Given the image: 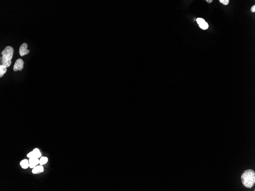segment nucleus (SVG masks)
I'll return each instance as SVG.
<instances>
[{"label":"nucleus","instance_id":"nucleus-1","mask_svg":"<svg viewBox=\"0 0 255 191\" xmlns=\"http://www.w3.org/2000/svg\"><path fill=\"white\" fill-rule=\"evenodd\" d=\"M243 184L247 188H251L255 183V173L252 169L244 172L241 177Z\"/></svg>","mask_w":255,"mask_h":191},{"label":"nucleus","instance_id":"nucleus-2","mask_svg":"<svg viewBox=\"0 0 255 191\" xmlns=\"http://www.w3.org/2000/svg\"><path fill=\"white\" fill-rule=\"evenodd\" d=\"M14 50L12 47L7 46L5 47L1 52L2 56L1 59L2 64L8 68L11 65L13 54H14Z\"/></svg>","mask_w":255,"mask_h":191},{"label":"nucleus","instance_id":"nucleus-3","mask_svg":"<svg viewBox=\"0 0 255 191\" xmlns=\"http://www.w3.org/2000/svg\"><path fill=\"white\" fill-rule=\"evenodd\" d=\"M24 62L22 59L19 58L16 60L13 67V70L14 71H21L24 67Z\"/></svg>","mask_w":255,"mask_h":191},{"label":"nucleus","instance_id":"nucleus-4","mask_svg":"<svg viewBox=\"0 0 255 191\" xmlns=\"http://www.w3.org/2000/svg\"><path fill=\"white\" fill-rule=\"evenodd\" d=\"M27 48L28 45L26 43H23L20 47L19 53L21 57H23L29 54V50Z\"/></svg>","mask_w":255,"mask_h":191},{"label":"nucleus","instance_id":"nucleus-5","mask_svg":"<svg viewBox=\"0 0 255 191\" xmlns=\"http://www.w3.org/2000/svg\"><path fill=\"white\" fill-rule=\"evenodd\" d=\"M41 156V153L39 149L36 148L34 149L33 151L29 153L27 155V157L29 158L33 157L39 158Z\"/></svg>","mask_w":255,"mask_h":191},{"label":"nucleus","instance_id":"nucleus-6","mask_svg":"<svg viewBox=\"0 0 255 191\" xmlns=\"http://www.w3.org/2000/svg\"><path fill=\"white\" fill-rule=\"evenodd\" d=\"M197 22L201 29H206L209 27V25L205 20L202 18H198L196 19Z\"/></svg>","mask_w":255,"mask_h":191},{"label":"nucleus","instance_id":"nucleus-7","mask_svg":"<svg viewBox=\"0 0 255 191\" xmlns=\"http://www.w3.org/2000/svg\"><path fill=\"white\" fill-rule=\"evenodd\" d=\"M29 168L33 169L39 164L40 160L36 157H31L29 158Z\"/></svg>","mask_w":255,"mask_h":191},{"label":"nucleus","instance_id":"nucleus-8","mask_svg":"<svg viewBox=\"0 0 255 191\" xmlns=\"http://www.w3.org/2000/svg\"><path fill=\"white\" fill-rule=\"evenodd\" d=\"M44 168L42 165L37 166L33 168L32 172L33 174H40L44 172Z\"/></svg>","mask_w":255,"mask_h":191},{"label":"nucleus","instance_id":"nucleus-9","mask_svg":"<svg viewBox=\"0 0 255 191\" xmlns=\"http://www.w3.org/2000/svg\"><path fill=\"white\" fill-rule=\"evenodd\" d=\"M20 165L23 169H27L29 167V161L27 159H24L20 161Z\"/></svg>","mask_w":255,"mask_h":191},{"label":"nucleus","instance_id":"nucleus-10","mask_svg":"<svg viewBox=\"0 0 255 191\" xmlns=\"http://www.w3.org/2000/svg\"><path fill=\"white\" fill-rule=\"evenodd\" d=\"M7 70V67L4 65L1 64L0 65V77H2L5 73H6Z\"/></svg>","mask_w":255,"mask_h":191},{"label":"nucleus","instance_id":"nucleus-11","mask_svg":"<svg viewBox=\"0 0 255 191\" xmlns=\"http://www.w3.org/2000/svg\"><path fill=\"white\" fill-rule=\"evenodd\" d=\"M48 161V158L46 157L42 156L41 157L40 160L39 164L40 165H43L45 164H46Z\"/></svg>","mask_w":255,"mask_h":191},{"label":"nucleus","instance_id":"nucleus-12","mask_svg":"<svg viewBox=\"0 0 255 191\" xmlns=\"http://www.w3.org/2000/svg\"><path fill=\"white\" fill-rule=\"evenodd\" d=\"M219 1L223 4L227 5L229 3L230 1L229 0H220Z\"/></svg>","mask_w":255,"mask_h":191},{"label":"nucleus","instance_id":"nucleus-13","mask_svg":"<svg viewBox=\"0 0 255 191\" xmlns=\"http://www.w3.org/2000/svg\"><path fill=\"white\" fill-rule=\"evenodd\" d=\"M251 11L252 12H255V5H254L252 7L251 9Z\"/></svg>","mask_w":255,"mask_h":191},{"label":"nucleus","instance_id":"nucleus-14","mask_svg":"<svg viewBox=\"0 0 255 191\" xmlns=\"http://www.w3.org/2000/svg\"><path fill=\"white\" fill-rule=\"evenodd\" d=\"M212 1H213L212 0H206L207 2L209 3H211Z\"/></svg>","mask_w":255,"mask_h":191}]
</instances>
